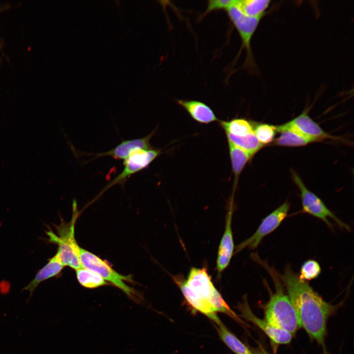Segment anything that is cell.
<instances>
[{"instance_id":"cb8c5ba5","label":"cell","mask_w":354,"mask_h":354,"mask_svg":"<svg viewBox=\"0 0 354 354\" xmlns=\"http://www.w3.org/2000/svg\"><path fill=\"white\" fill-rule=\"evenodd\" d=\"M321 272V266L316 261L308 260L302 264L298 278L305 281H310L317 278Z\"/></svg>"},{"instance_id":"ac0fdd59","label":"cell","mask_w":354,"mask_h":354,"mask_svg":"<svg viewBox=\"0 0 354 354\" xmlns=\"http://www.w3.org/2000/svg\"><path fill=\"white\" fill-rule=\"evenodd\" d=\"M228 144L232 167L235 177L233 191H235L241 172L252 156L246 151L232 143L228 142Z\"/></svg>"},{"instance_id":"7a4b0ae2","label":"cell","mask_w":354,"mask_h":354,"mask_svg":"<svg viewBox=\"0 0 354 354\" xmlns=\"http://www.w3.org/2000/svg\"><path fill=\"white\" fill-rule=\"evenodd\" d=\"M267 270L275 285L265 307V320L272 325L284 330L293 336L300 327L295 310L287 295L283 291L282 282L277 272L266 263L258 259Z\"/></svg>"},{"instance_id":"5b68a950","label":"cell","mask_w":354,"mask_h":354,"mask_svg":"<svg viewBox=\"0 0 354 354\" xmlns=\"http://www.w3.org/2000/svg\"><path fill=\"white\" fill-rule=\"evenodd\" d=\"M80 258L83 267L93 271L100 275L105 281L113 284L130 298H136V291L128 286L126 282H133L131 275H124L115 270L106 261L96 255L80 248Z\"/></svg>"},{"instance_id":"9c48e42d","label":"cell","mask_w":354,"mask_h":354,"mask_svg":"<svg viewBox=\"0 0 354 354\" xmlns=\"http://www.w3.org/2000/svg\"><path fill=\"white\" fill-rule=\"evenodd\" d=\"M290 204L285 202L267 215L261 222L256 232L249 238L238 244L235 248L236 254L246 248L254 249L262 239L275 230L287 217Z\"/></svg>"},{"instance_id":"2e32d148","label":"cell","mask_w":354,"mask_h":354,"mask_svg":"<svg viewBox=\"0 0 354 354\" xmlns=\"http://www.w3.org/2000/svg\"><path fill=\"white\" fill-rule=\"evenodd\" d=\"M64 267L59 258L56 254L38 271L33 280L23 289V290L29 291L31 296L40 283L58 275Z\"/></svg>"},{"instance_id":"277c9868","label":"cell","mask_w":354,"mask_h":354,"mask_svg":"<svg viewBox=\"0 0 354 354\" xmlns=\"http://www.w3.org/2000/svg\"><path fill=\"white\" fill-rule=\"evenodd\" d=\"M173 279L186 300L191 303H208L213 307V302L220 294L206 268L192 267L186 280L181 275L173 276Z\"/></svg>"},{"instance_id":"d4e9b609","label":"cell","mask_w":354,"mask_h":354,"mask_svg":"<svg viewBox=\"0 0 354 354\" xmlns=\"http://www.w3.org/2000/svg\"><path fill=\"white\" fill-rule=\"evenodd\" d=\"M237 0H210L207 1V6L205 12L200 17L199 20H202L210 13L219 10H225L234 6Z\"/></svg>"},{"instance_id":"7402d4cb","label":"cell","mask_w":354,"mask_h":354,"mask_svg":"<svg viewBox=\"0 0 354 354\" xmlns=\"http://www.w3.org/2000/svg\"><path fill=\"white\" fill-rule=\"evenodd\" d=\"M76 273L79 283L84 287L93 289L108 284L98 274L85 267L76 269Z\"/></svg>"},{"instance_id":"8992f818","label":"cell","mask_w":354,"mask_h":354,"mask_svg":"<svg viewBox=\"0 0 354 354\" xmlns=\"http://www.w3.org/2000/svg\"><path fill=\"white\" fill-rule=\"evenodd\" d=\"M294 181L300 192V196L303 211L318 219H321L329 227H332V224L329 221L331 218L340 227L350 231V227L338 218L324 205V202L316 194L310 191L302 182L298 175L295 172H292Z\"/></svg>"},{"instance_id":"4fadbf2b","label":"cell","mask_w":354,"mask_h":354,"mask_svg":"<svg viewBox=\"0 0 354 354\" xmlns=\"http://www.w3.org/2000/svg\"><path fill=\"white\" fill-rule=\"evenodd\" d=\"M287 123L304 135L317 141L334 138V137L325 132L317 123L314 121L309 116L306 111H304Z\"/></svg>"},{"instance_id":"30bf717a","label":"cell","mask_w":354,"mask_h":354,"mask_svg":"<svg viewBox=\"0 0 354 354\" xmlns=\"http://www.w3.org/2000/svg\"><path fill=\"white\" fill-rule=\"evenodd\" d=\"M234 209V196L229 204L226 216L225 230L219 246L216 260V269L221 274L228 266L234 250L232 222Z\"/></svg>"},{"instance_id":"3957f363","label":"cell","mask_w":354,"mask_h":354,"mask_svg":"<svg viewBox=\"0 0 354 354\" xmlns=\"http://www.w3.org/2000/svg\"><path fill=\"white\" fill-rule=\"evenodd\" d=\"M76 202H74L73 213L71 220L65 223L61 221L56 225V233L50 229L46 231L48 241L58 246L57 255L64 266H68L75 270L83 267L80 261V248L75 237V224L79 212Z\"/></svg>"},{"instance_id":"603a6c76","label":"cell","mask_w":354,"mask_h":354,"mask_svg":"<svg viewBox=\"0 0 354 354\" xmlns=\"http://www.w3.org/2000/svg\"><path fill=\"white\" fill-rule=\"evenodd\" d=\"M253 131L259 142L263 145L271 143L276 132L275 126L266 123H261L253 126Z\"/></svg>"},{"instance_id":"6da1fadb","label":"cell","mask_w":354,"mask_h":354,"mask_svg":"<svg viewBox=\"0 0 354 354\" xmlns=\"http://www.w3.org/2000/svg\"><path fill=\"white\" fill-rule=\"evenodd\" d=\"M295 310L300 327L324 346L328 318L335 307L325 301L305 281L300 280L290 265L279 275Z\"/></svg>"},{"instance_id":"44dd1931","label":"cell","mask_w":354,"mask_h":354,"mask_svg":"<svg viewBox=\"0 0 354 354\" xmlns=\"http://www.w3.org/2000/svg\"><path fill=\"white\" fill-rule=\"evenodd\" d=\"M226 134L228 142L246 151L252 156L264 146L259 142L254 133L243 137H237L227 133Z\"/></svg>"},{"instance_id":"e0dca14e","label":"cell","mask_w":354,"mask_h":354,"mask_svg":"<svg viewBox=\"0 0 354 354\" xmlns=\"http://www.w3.org/2000/svg\"><path fill=\"white\" fill-rule=\"evenodd\" d=\"M214 323L217 332L224 343L236 354H254L246 346L230 332L219 319Z\"/></svg>"},{"instance_id":"d6986e66","label":"cell","mask_w":354,"mask_h":354,"mask_svg":"<svg viewBox=\"0 0 354 354\" xmlns=\"http://www.w3.org/2000/svg\"><path fill=\"white\" fill-rule=\"evenodd\" d=\"M220 124L226 133L237 137H246L254 133L252 123L242 118H234L229 121H220Z\"/></svg>"},{"instance_id":"ba28073f","label":"cell","mask_w":354,"mask_h":354,"mask_svg":"<svg viewBox=\"0 0 354 354\" xmlns=\"http://www.w3.org/2000/svg\"><path fill=\"white\" fill-rule=\"evenodd\" d=\"M161 154L160 149L150 148L140 149L133 152L123 161L122 171L102 189L100 196L110 188L116 185H124L134 174L146 169Z\"/></svg>"},{"instance_id":"7c38bea8","label":"cell","mask_w":354,"mask_h":354,"mask_svg":"<svg viewBox=\"0 0 354 354\" xmlns=\"http://www.w3.org/2000/svg\"><path fill=\"white\" fill-rule=\"evenodd\" d=\"M155 131L156 129L143 138L123 141L110 150L88 155L93 157L91 160L103 156H110L115 159L124 161L136 150L151 148L149 142Z\"/></svg>"},{"instance_id":"8fae6325","label":"cell","mask_w":354,"mask_h":354,"mask_svg":"<svg viewBox=\"0 0 354 354\" xmlns=\"http://www.w3.org/2000/svg\"><path fill=\"white\" fill-rule=\"evenodd\" d=\"M238 308L244 318L257 325L273 342L277 344H287L291 341L293 338L291 334L272 325L264 319L256 316L248 305L246 298L239 304Z\"/></svg>"},{"instance_id":"52a82bcc","label":"cell","mask_w":354,"mask_h":354,"mask_svg":"<svg viewBox=\"0 0 354 354\" xmlns=\"http://www.w3.org/2000/svg\"><path fill=\"white\" fill-rule=\"evenodd\" d=\"M236 3L226 11L241 40V50L242 48L244 49L246 52V58L244 66L248 69H254L255 68V63L251 42L262 18L251 17L244 15L236 6Z\"/></svg>"},{"instance_id":"9a60e30c","label":"cell","mask_w":354,"mask_h":354,"mask_svg":"<svg viewBox=\"0 0 354 354\" xmlns=\"http://www.w3.org/2000/svg\"><path fill=\"white\" fill-rule=\"evenodd\" d=\"M276 131L280 135L275 140L276 145L285 147H300L306 146L316 140L307 136L286 123L275 126Z\"/></svg>"},{"instance_id":"5bb4252c","label":"cell","mask_w":354,"mask_h":354,"mask_svg":"<svg viewBox=\"0 0 354 354\" xmlns=\"http://www.w3.org/2000/svg\"><path fill=\"white\" fill-rule=\"evenodd\" d=\"M177 103L193 119L200 123L208 124L218 120L212 109L202 101L179 99L177 100Z\"/></svg>"},{"instance_id":"ffe728a7","label":"cell","mask_w":354,"mask_h":354,"mask_svg":"<svg viewBox=\"0 0 354 354\" xmlns=\"http://www.w3.org/2000/svg\"><path fill=\"white\" fill-rule=\"evenodd\" d=\"M270 2L268 0H237L236 5L247 16L263 18Z\"/></svg>"}]
</instances>
